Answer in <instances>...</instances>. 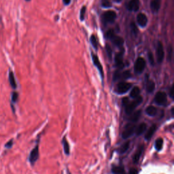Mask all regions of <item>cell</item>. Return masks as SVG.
<instances>
[{
    "instance_id": "1",
    "label": "cell",
    "mask_w": 174,
    "mask_h": 174,
    "mask_svg": "<svg viewBox=\"0 0 174 174\" xmlns=\"http://www.w3.org/2000/svg\"><path fill=\"white\" fill-rule=\"evenodd\" d=\"M143 101V98L141 96H139L138 97L135 99L133 101L129 102L128 104L125 106V112L128 115H131L133 114L134 110L138 107L139 104H141Z\"/></svg>"
},
{
    "instance_id": "2",
    "label": "cell",
    "mask_w": 174,
    "mask_h": 174,
    "mask_svg": "<svg viewBox=\"0 0 174 174\" xmlns=\"http://www.w3.org/2000/svg\"><path fill=\"white\" fill-rule=\"evenodd\" d=\"M116 18V13L113 10L106 11L103 13L102 19L105 24L113 23Z\"/></svg>"
},
{
    "instance_id": "3",
    "label": "cell",
    "mask_w": 174,
    "mask_h": 174,
    "mask_svg": "<svg viewBox=\"0 0 174 174\" xmlns=\"http://www.w3.org/2000/svg\"><path fill=\"white\" fill-rule=\"evenodd\" d=\"M146 61L145 59L142 57H138V59H137L135 63V65H134V70H135V72L136 73H138V74H140V73H142L144 69H145V67H146Z\"/></svg>"
},
{
    "instance_id": "4",
    "label": "cell",
    "mask_w": 174,
    "mask_h": 174,
    "mask_svg": "<svg viewBox=\"0 0 174 174\" xmlns=\"http://www.w3.org/2000/svg\"><path fill=\"white\" fill-rule=\"evenodd\" d=\"M135 131V126L132 123H129L126 125L125 130L122 133V138L123 139H128L133 135Z\"/></svg>"
},
{
    "instance_id": "5",
    "label": "cell",
    "mask_w": 174,
    "mask_h": 174,
    "mask_svg": "<svg viewBox=\"0 0 174 174\" xmlns=\"http://www.w3.org/2000/svg\"><path fill=\"white\" fill-rule=\"evenodd\" d=\"M132 87V84L126 82H120L117 84L116 91L118 94H124L128 92Z\"/></svg>"
},
{
    "instance_id": "6",
    "label": "cell",
    "mask_w": 174,
    "mask_h": 174,
    "mask_svg": "<svg viewBox=\"0 0 174 174\" xmlns=\"http://www.w3.org/2000/svg\"><path fill=\"white\" fill-rule=\"evenodd\" d=\"M39 158V145L37 144L33 149L31 150L29 156V161L31 165H33Z\"/></svg>"
},
{
    "instance_id": "7",
    "label": "cell",
    "mask_w": 174,
    "mask_h": 174,
    "mask_svg": "<svg viewBox=\"0 0 174 174\" xmlns=\"http://www.w3.org/2000/svg\"><path fill=\"white\" fill-rule=\"evenodd\" d=\"M156 54H157V60L158 63H161L163 61L165 57V52L163 49V45L161 42H158L156 50Z\"/></svg>"
},
{
    "instance_id": "8",
    "label": "cell",
    "mask_w": 174,
    "mask_h": 174,
    "mask_svg": "<svg viewBox=\"0 0 174 174\" xmlns=\"http://www.w3.org/2000/svg\"><path fill=\"white\" fill-rule=\"evenodd\" d=\"M154 101L158 106H164L167 102V95L164 92H158L155 95Z\"/></svg>"
},
{
    "instance_id": "9",
    "label": "cell",
    "mask_w": 174,
    "mask_h": 174,
    "mask_svg": "<svg viewBox=\"0 0 174 174\" xmlns=\"http://www.w3.org/2000/svg\"><path fill=\"white\" fill-rule=\"evenodd\" d=\"M125 49L123 48H122L121 50L119 53H117L115 56V65L118 69H123L124 67L123 64V54H124Z\"/></svg>"
},
{
    "instance_id": "10",
    "label": "cell",
    "mask_w": 174,
    "mask_h": 174,
    "mask_svg": "<svg viewBox=\"0 0 174 174\" xmlns=\"http://www.w3.org/2000/svg\"><path fill=\"white\" fill-rule=\"evenodd\" d=\"M143 149H144V146L143 144H142V145H139L138 148V149L136 150L135 154H133V161L134 162L135 164H138V162L140 159V157H141V155L142 154L143 152Z\"/></svg>"
},
{
    "instance_id": "11",
    "label": "cell",
    "mask_w": 174,
    "mask_h": 174,
    "mask_svg": "<svg viewBox=\"0 0 174 174\" xmlns=\"http://www.w3.org/2000/svg\"><path fill=\"white\" fill-rule=\"evenodd\" d=\"M92 61H93V63H94V65L97 68L100 74H101V78H103L104 77V74H103V67L101 64V63H100V61L99 60L97 56V55H95V54H92Z\"/></svg>"
},
{
    "instance_id": "12",
    "label": "cell",
    "mask_w": 174,
    "mask_h": 174,
    "mask_svg": "<svg viewBox=\"0 0 174 174\" xmlns=\"http://www.w3.org/2000/svg\"><path fill=\"white\" fill-rule=\"evenodd\" d=\"M137 22L139 25L144 27L148 23V18L143 13H139L137 16Z\"/></svg>"
},
{
    "instance_id": "13",
    "label": "cell",
    "mask_w": 174,
    "mask_h": 174,
    "mask_svg": "<svg viewBox=\"0 0 174 174\" xmlns=\"http://www.w3.org/2000/svg\"><path fill=\"white\" fill-rule=\"evenodd\" d=\"M139 0H131L129 1L127 8L129 10L133 11V12H136L139 10Z\"/></svg>"
},
{
    "instance_id": "14",
    "label": "cell",
    "mask_w": 174,
    "mask_h": 174,
    "mask_svg": "<svg viewBox=\"0 0 174 174\" xmlns=\"http://www.w3.org/2000/svg\"><path fill=\"white\" fill-rule=\"evenodd\" d=\"M161 8V0H153L150 3V8L154 13H157Z\"/></svg>"
},
{
    "instance_id": "15",
    "label": "cell",
    "mask_w": 174,
    "mask_h": 174,
    "mask_svg": "<svg viewBox=\"0 0 174 174\" xmlns=\"http://www.w3.org/2000/svg\"><path fill=\"white\" fill-rule=\"evenodd\" d=\"M157 125H152L151 127H150V129L148 130L147 133H146V135H145V139L146 140H150L151 139L152 137H153V135L154 134V133L155 131H157Z\"/></svg>"
},
{
    "instance_id": "16",
    "label": "cell",
    "mask_w": 174,
    "mask_h": 174,
    "mask_svg": "<svg viewBox=\"0 0 174 174\" xmlns=\"http://www.w3.org/2000/svg\"><path fill=\"white\" fill-rule=\"evenodd\" d=\"M112 172L113 174H126L124 167L120 165H113Z\"/></svg>"
},
{
    "instance_id": "17",
    "label": "cell",
    "mask_w": 174,
    "mask_h": 174,
    "mask_svg": "<svg viewBox=\"0 0 174 174\" xmlns=\"http://www.w3.org/2000/svg\"><path fill=\"white\" fill-rule=\"evenodd\" d=\"M141 110H138L133 114H131L130 118H129V120H130L131 123H135L136 122H138L140 116H141Z\"/></svg>"
},
{
    "instance_id": "18",
    "label": "cell",
    "mask_w": 174,
    "mask_h": 174,
    "mask_svg": "<svg viewBox=\"0 0 174 174\" xmlns=\"http://www.w3.org/2000/svg\"><path fill=\"white\" fill-rule=\"evenodd\" d=\"M111 40H112V42L114 44V45H115L116 46H118V47H121L124 44L123 38H121V37H119V36L115 35Z\"/></svg>"
},
{
    "instance_id": "19",
    "label": "cell",
    "mask_w": 174,
    "mask_h": 174,
    "mask_svg": "<svg viewBox=\"0 0 174 174\" xmlns=\"http://www.w3.org/2000/svg\"><path fill=\"white\" fill-rule=\"evenodd\" d=\"M8 79H9V82H10V86L12 87V88H13V89H16V87H17V85H16V82L15 77H14V73L12 71H10V72H9Z\"/></svg>"
},
{
    "instance_id": "20",
    "label": "cell",
    "mask_w": 174,
    "mask_h": 174,
    "mask_svg": "<svg viewBox=\"0 0 174 174\" xmlns=\"http://www.w3.org/2000/svg\"><path fill=\"white\" fill-rule=\"evenodd\" d=\"M146 113L147 115H148L149 116H154L157 115V110L154 106H150L147 107V108L146 109Z\"/></svg>"
},
{
    "instance_id": "21",
    "label": "cell",
    "mask_w": 174,
    "mask_h": 174,
    "mask_svg": "<svg viewBox=\"0 0 174 174\" xmlns=\"http://www.w3.org/2000/svg\"><path fill=\"white\" fill-rule=\"evenodd\" d=\"M146 127H147V125H146V123H142L140 124L136 129V135L138 136L142 135V133H143L144 131H146Z\"/></svg>"
},
{
    "instance_id": "22",
    "label": "cell",
    "mask_w": 174,
    "mask_h": 174,
    "mask_svg": "<svg viewBox=\"0 0 174 174\" xmlns=\"http://www.w3.org/2000/svg\"><path fill=\"white\" fill-rule=\"evenodd\" d=\"M155 89V83L152 80H148L146 84V91L148 93H152Z\"/></svg>"
},
{
    "instance_id": "23",
    "label": "cell",
    "mask_w": 174,
    "mask_h": 174,
    "mask_svg": "<svg viewBox=\"0 0 174 174\" xmlns=\"http://www.w3.org/2000/svg\"><path fill=\"white\" fill-rule=\"evenodd\" d=\"M140 94V89L138 87H135L132 88V90L130 92V96L131 98L135 99L138 97Z\"/></svg>"
},
{
    "instance_id": "24",
    "label": "cell",
    "mask_w": 174,
    "mask_h": 174,
    "mask_svg": "<svg viewBox=\"0 0 174 174\" xmlns=\"http://www.w3.org/2000/svg\"><path fill=\"white\" fill-rule=\"evenodd\" d=\"M129 146H130V142H125L123 145H121V146L120 147V148L118 149V153L120 154H124L127 152L129 149Z\"/></svg>"
},
{
    "instance_id": "25",
    "label": "cell",
    "mask_w": 174,
    "mask_h": 174,
    "mask_svg": "<svg viewBox=\"0 0 174 174\" xmlns=\"http://www.w3.org/2000/svg\"><path fill=\"white\" fill-rule=\"evenodd\" d=\"M162 144H163V139L161 138H159L157 139H156L154 143V147L155 149L158 151H160L162 148Z\"/></svg>"
},
{
    "instance_id": "26",
    "label": "cell",
    "mask_w": 174,
    "mask_h": 174,
    "mask_svg": "<svg viewBox=\"0 0 174 174\" xmlns=\"http://www.w3.org/2000/svg\"><path fill=\"white\" fill-rule=\"evenodd\" d=\"M63 149H64V153L65 154L69 155V143L67 141L65 137H64L63 139Z\"/></svg>"
},
{
    "instance_id": "27",
    "label": "cell",
    "mask_w": 174,
    "mask_h": 174,
    "mask_svg": "<svg viewBox=\"0 0 174 174\" xmlns=\"http://www.w3.org/2000/svg\"><path fill=\"white\" fill-rule=\"evenodd\" d=\"M114 36H115V33H114V31L112 29H110L108 31H107L105 34V37L106 39L112 40Z\"/></svg>"
},
{
    "instance_id": "28",
    "label": "cell",
    "mask_w": 174,
    "mask_h": 174,
    "mask_svg": "<svg viewBox=\"0 0 174 174\" xmlns=\"http://www.w3.org/2000/svg\"><path fill=\"white\" fill-rule=\"evenodd\" d=\"M130 27H131V32L133 33V34L137 36V35H138V29L134 22H133V23H131Z\"/></svg>"
},
{
    "instance_id": "29",
    "label": "cell",
    "mask_w": 174,
    "mask_h": 174,
    "mask_svg": "<svg viewBox=\"0 0 174 174\" xmlns=\"http://www.w3.org/2000/svg\"><path fill=\"white\" fill-rule=\"evenodd\" d=\"M91 43L93 46L94 49L95 50H97L98 48H97V39H96L95 36L94 35H92L91 37Z\"/></svg>"
},
{
    "instance_id": "30",
    "label": "cell",
    "mask_w": 174,
    "mask_h": 174,
    "mask_svg": "<svg viewBox=\"0 0 174 174\" xmlns=\"http://www.w3.org/2000/svg\"><path fill=\"white\" fill-rule=\"evenodd\" d=\"M131 76V72L129 71V70H127V71H125L124 72L121 73L120 74V78L122 79H125V80H127L128 78H129Z\"/></svg>"
},
{
    "instance_id": "31",
    "label": "cell",
    "mask_w": 174,
    "mask_h": 174,
    "mask_svg": "<svg viewBox=\"0 0 174 174\" xmlns=\"http://www.w3.org/2000/svg\"><path fill=\"white\" fill-rule=\"evenodd\" d=\"M106 49L107 54H108V57L111 60V59H112V49H111L110 46H109L108 44H106Z\"/></svg>"
},
{
    "instance_id": "32",
    "label": "cell",
    "mask_w": 174,
    "mask_h": 174,
    "mask_svg": "<svg viewBox=\"0 0 174 174\" xmlns=\"http://www.w3.org/2000/svg\"><path fill=\"white\" fill-rule=\"evenodd\" d=\"M101 6L103 8H110L112 6V3L109 0H101Z\"/></svg>"
},
{
    "instance_id": "33",
    "label": "cell",
    "mask_w": 174,
    "mask_h": 174,
    "mask_svg": "<svg viewBox=\"0 0 174 174\" xmlns=\"http://www.w3.org/2000/svg\"><path fill=\"white\" fill-rule=\"evenodd\" d=\"M18 99V94L17 92H13L12 93V97H11V101H12V103H15Z\"/></svg>"
},
{
    "instance_id": "34",
    "label": "cell",
    "mask_w": 174,
    "mask_h": 174,
    "mask_svg": "<svg viewBox=\"0 0 174 174\" xmlns=\"http://www.w3.org/2000/svg\"><path fill=\"white\" fill-rule=\"evenodd\" d=\"M148 60L151 65H154V55L153 54L151 53V52H149L148 54Z\"/></svg>"
},
{
    "instance_id": "35",
    "label": "cell",
    "mask_w": 174,
    "mask_h": 174,
    "mask_svg": "<svg viewBox=\"0 0 174 174\" xmlns=\"http://www.w3.org/2000/svg\"><path fill=\"white\" fill-rule=\"evenodd\" d=\"M172 54H173V48L172 46H169L168 48V57H167V60L169 61L172 60Z\"/></svg>"
},
{
    "instance_id": "36",
    "label": "cell",
    "mask_w": 174,
    "mask_h": 174,
    "mask_svg": "<svg viewBox=\"0 0 174 174\" xmlns=\"http://www.w3.org/2000/svg\"><path fill=\"white\" fill-rule=\"evenodd\" d=\"M120 74L121 73L120 72V70H117L114 73V80H120Z\"/></svg>"
},
{
    "instance_id": "37",
    "label": "cell",
    "mask_w": 174,
    "mask_h": 174,
    "mask_svg": "<svg viewBox=\"0 0 174 174\" xmlns=\"http://www.w3.org/2000/svg\"><path fill=\"white\" fill-rule=\"evenodd\" d=\"M86 6H83L82 8L81 9L80 11V20L83 21L84 19V15H85V12H86Z\"/></svg>"
},
{
    "instance_id": "38",
    "label": "cell",
    "mask_w": 174,
    "mask_h": 174,
    "mask_svg": "<svg viewBox=\"0 0 174 174\" xmlns=\"http://www.w3.org/2000/svg\"><path fill=\"white\" fill-rule=\"evenodd\" d=\"M13 139H10V141H8V142H7L6 144H5V148H7V149H10V148H11L12 147V146H13Z\"/></svg>"
},
{
    "instance_id": "39",
    "label": "cell",
    "mask_w": 174,
    "mask_h": 174,
    "mask_svg": "<svg viewBox=\"0 0 174 174\" xmlns=\"http://www.w3.org/2000/svg\"><path fill=\"white\" fill-rule=\"evenodd\" d=\"M129 103V98L127 97H124L123 99V100H122V103H123V106L125 107L127 106Z\"/></svg>"
},
{
    "instance_id": "40",
    "label": "cell",
    "mask_w": 174,
    "mask_h": 174,
    "mask_svg": "<svg viewBox=\"0 0 174 174\" xmlns=\"http://www.w3.org/2000/svg\"><path fill=\"white\" fill-rule=\"evenodd\" d=\"M128 174H138V171L137 170V169L132 168L129 170Z\"/></svg>"
},
{
    "instance_id": "41",
    "label": "cell",
    "mask_w": 174,
    "mask_h": 174,
    "mask_svg": "<svg viewBox=\"0 0 174 174\" xmlns=\"http://www.w3.org/2000/svg\"><path fill=\"white\" fill-rule=\"evenodd\" d=\"M173 88L172 87L171 90H170V93H169V96H170V97H171L172 99H173Z\"/></svg>"
},
{
    "instance_id": "42",
    "label": "cell",
    "mask_w": 174,
    "mask_h": 174,
    "mask_svg": "<svg viewBox=\"0 0 174 174\" xmlns=\"http://www.w3.org/2000/svg\"><path fill=\"white\" fill-rule=\"evenodd\" d=\"M63 3H65V4L68 5L70 3V2H71V0H63Z\"/></svg>"
},
{
    "instance_id": "43",
    "label": "cell",
    "mask_w": 174,
    "mask_h": 174,
    "mask_svg": "<svg viewBox=\"0 0 174 174\" xmlns=\"http://www.w3.org/2000/svg\"><path fill=\"white\" fill-rule=\"evenodd\" d=\"M173 108H172V116H173L174 115V114H173Z\"/></svg>"
},
{
    "instance_id": "44",
    "label": "cell",
    "mask_w": 174,
    "mask_h": 174,
    "mask_svg": "<svg viewBox=\"0 0 174 174\" xmlns=\"http://www.w3.org/2000/svg\"><path fill=\"white\" fill-rule=\"evenodd\" d=\"M116 2H120V1H121V0H116Z\"/></svg>"
},
{
    "instance_id": "45",
    "label": "cell",
    "mask_w": 174,
    "mask_h": 174,
    "mask_svg": "<svg viewBox=\"0 0 174 174\" xmlns=\"http://www.w3.org/2000/svg\"><path fill=\"white\" fill-rule=\"evenodd\" d=\"M26 1H27V2H28V1H30V0H26Z\"/></svg>"
}]
</instances>
